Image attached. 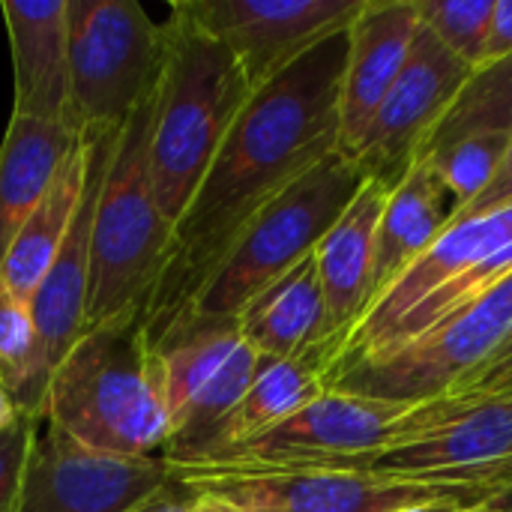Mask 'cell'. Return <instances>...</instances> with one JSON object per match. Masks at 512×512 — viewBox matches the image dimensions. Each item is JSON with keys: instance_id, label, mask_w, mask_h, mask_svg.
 <instances>
[{"instance_id": "32", "label": "cell", "mask_w": 512, "mask_h": 512, "mask_svg": "<svg viewBox=\"0 0 512 512\" xmlns=\"http://www.w3.org/2000/svg\"><path fill=\"white\" fill-rule=\"evenodd\" d=\"M507 204H512V141L510 150H507V159H504L501 171L495 174V180L489 183V189L459 219H471V216H480V213H489V210H498V207H507Z\"/></svg>"}, {"instance_id": "11", "label": "cell", "mask_w": 512, "mask_h": 512, "mask_svg": "<svg viewBox=\"0 0 512 512\" xmlns=\"http://www.w3.org/2000/svg\"><path fill=\"white\" fill-rule=\"evenodd\" d=\"M408 408L324 390L303 411L249 444L192 465L213 471H345L357 459L381 450L393 423Z\"/></svg>"}, {"instance_id": "12", "label": "cell", "mask_w": 512, "mask_h": 512, "mask_svg": "<svg viewBox=\"0 0 512 512\" xmlns=\"http://www.w3.org/2000/svg\"><path fill=\"white\" fill-rule=\"evenodd\" d=\"M471 75L474 66L459 60L429 27H420L396 84L351 159L363 177L393 192L417 165L426 141L447 117Z\"/></svg>"}, {"instance_id": "2", "label": "cell", "mask_w": 512, "mask_h": 512, "mask_svg": "<svg viewBox=\"0 0 512 512\" xmlns=\"http://www.w3.org/2000/svg\"><path fill=\"white\" fill-rule=\"evenodd\" d=\"M165 57L150 126V180L171 225L207 177L225 135L252 96L234 54L183 6L162 24Z\"/></svg>"}, {"instance_id": "14", "label": "cell", "mask_w": 512, "mask_h": 512, "mask_svg": "<svg viewBox=\"0 0 512 512\" xmlns=\"http://www.w3.org/2000/svg\"><path fill=\"white\" fill-rule=\"evenodd\" d=\"M180 6L234 54L255 93L345 30L363 0H180Z\"/></svg>"}, {"instance_id": "23", "label": "cell", "mask_w": 512, "mask_h": 512, "mask_svg": "<svg viewBox=\"0 0 512 512\" xmlns=\"http://www.w3.org/2000/svg\"><path fill=\"white\" fill-rule=\"evenodd\" d=\"M87 171H90V135L84 132L81 141L72 147V153L63 159L57 177L51 180L48 192L42 195L39 207L15 237L3 273H0V288L9 291L12 297L30 303L45 282L69 228L78 213L84 186H87Z\"/></svg>"}, {"instance_id": "19", "label": "cell", "mask_w": 512, "mask_h": 512, "mask_svg": "<svg viewBox=\"0 0 512 512\" xmlns=\"http://www.w3.org/2000/svg\"><path fill=\"white\" fill-rule=\"evenodd\" d=\"M240 336L261 354V360H303L315 357L336 363V339L315 264V252L264 288L237 318ZM327 378V375H324Z\"/></svg>"}, {"instance_id": "22", "label": "cell", "mask_w": 512, "mask_h": 512, "mask_svg": "<svg viewBox=\"0 0 512 512\" xmlns=\"http://www.w3.org/2000/svg\"><path fill=\"white\" fill-rule=\"evenodd\" d=\"M78 132L12 114L0 144V273L3 261L57 177Z\"/></svg>"}, {"instance_id": "6", "label": "cell", "mask_w": 512, "mask_h": 512, "mask_svg": "<svg viewBox=\"0 0 512 512\" xmlns=\"http://www.w3.org/2000/svg\"><path fill=\"white\" fill-rule=\"evenodd\" d=\"M510 333L512 273L420 336L378 354L336 363L324 378V390L393 405L441 399L480 372L507 345Z\"/></svg>"}, {"instance_id": "39", "label": "cell", "mask_w": 512, "mask_h": 512, "mask_svg": "<svg viewBox=\"0 0 512 512\" xmlns=\"http://www.w3.org/2000/svg\"><path fill=\"white\" fill-rule=\"evenodd\" d=\"M507 357H512V333H510V339H507V345H504V348H501L489 363H495V360H507Z\"/></svg>"}, {"instance_id": "7", "label": "cell", "mask_w": 512, "mask_h": 512, "mask_svg": "<svg viewBox=\"0 0 512 512\" xmlns=\"http://www.w3.org/2000/svg\"><path fill=\"white\" fill-rule=\"evenodd\" d=\"M512 462V393H453L411 405L372 456L345 471L429 486H480L495 492V480Z\"/></svg>"}, {"instance_id": "28", "label": "cell", "mask_w": 512, "mask_h": 512, "mask_svg": "<svg viewBox=\"0 0 512 512\" xmlns=\"http://www.w3.org/2000/svg\"><path fill=\"white\" fill-rule=\"evenodd\" d=\"M423 27H429L459 60L480 69L483 48L489 39L495 0H414Z\"/></svg>"}, {"instance_id": "4", "label": "cell", "mask_w": 512, "mask_h": 512, "mask_svg": "<svg viewBox=\"0 0 512 512\" xmlns=\"http://www.w3.org/2000/svg\"><path fill=\"white\" fill-rule=\"evenodd\" d=\"M45 423L117 456H162L171 441L165 363L138 327L93 330L54 366Z\"/></svg>"}, {"instance_id": "24", "label": "cell", "mask_w": 512, "mask_h": 512, "mask_svg": "<svg viewBox=\"0 0 512 512\" xmlns=\"http://www.w3.org/2000/svg\"><path fill=\"white\" fill-rule=\"evenodd\" d=\"M324 375H327V369L315 357L264 360L255 381L249 384L246 396L237 402V408L225 420L216 450L204 462H210L240 444H249L252 438L270 432L273 426H279L288 417H294L297 411H303L309 402H315L324 393Z\"/></svg>"}, {"instance_id": "34", "label": "cell", "mask_w": 512, "mask_h": 512, "mask_svg": "<svg viewBox=\"0 0 512 512\" xmlns=\"http://www.w3.org/2000/svg\"><path fill=\"white\" fill-rule=\"evenodd\" d=\"M192 512H240L237 507H231L228 501L216 498V495H204V492H195V507Z\"/></svg>"}, {"instance_id": "13", "label": "cell", "mask_w": 512, "mask_h": 512, "mask_svg": "<svg viewBox=\"0 0 512 512\" xmlns=\"http://www.w3.org/2000/svg\"><path fill=\"white\" fill-rule=\"evenodd\" d=\"M171 480L162 456H117L42 423L15 512H126Z\"/></svg>"}, {"instance_id": "17", "label": "cell", "mask_w": 512, "mask_h": 512, "mask_svg": "<svg viewBox=\"0 0 512 512\" xmlns=\"http://www.w3.org/2000/svg\"><path fill=\"white\" fill-rule=\"evenodd\" d=\"M9 51L15 99L12 114L66 126L84 135L72 111V72H69V6L66 0L0 3Z\"/></svg>"}, {"instance_id": "30", "label": "cell", "mask_w": 512, "mask_h": 512, "mask_svg": "<svg viewBox=\"0 0 512 512\" xmlns=\"http://www.w3.org/2000/svg\"><path fill=\"white\" fill-rule=\"evenodd\" d=\"M512 54V0H495L492 9V24H489V39L483 48V63H498Z\"/></svg>"}, {"instance_id": "9", "label": "cell", "mask_w": 512, "mask_h": 512, "mask_svg": "<svg viewBox=\"0 0 512 512\" xmlns=\"http://www.w3.org/2000/svg\"><path fill=\"white\" fill-rule=\"evenodd\" d=\"M171 480L216 495L240 512H402L462 501L483 504L495 492L480 486H429L351 471H213L168 465Z\"/></svg>"}, {"instance_id": "26", "label": "cell", "mask_w": 512, "mask_h": 512, "mask_svg": "<svg viewBox=\"0 0 512 512\" xmlns=\"http://www.w3.org/2000/svg\"><path fill=\"white\" fill-rule=\"evenodd\" d=\"M471 135H512V54L474 69L471 81L426 141L423 156H435Z\"/></svg>"}, {"instance_id": "33", "label": "cell", "mask_w": 512, "mask_h": 512, "mask_svg": "<svg viewBox=\"0 0 512 512\" xmlns=\"http://www.w3.org/2000/svg\"><path fill=\"white\" fill-rule=\"evenodd\" d=\"M192 507H195V492L177 480H168L165 486H159L153 495H147L126 512H192Z\"/></svg>"}, {"instance_id": "38", "label": "cell", "mask_w": 512, "mask_h": 512, "mask_svg": "<svg viewBox=\"0 0 512 512\" xmlns=\"http://www.w3.org/2000/svg\"><path fill=\"white\" fill-rule=\"evenodd\" d=\"M510 483H512V462L510 465H504V471L498 474V480H495V492H498V489H504V486H510Z\"/></svg>"}, {"instance_id": "3", "label": "cell", "mask_w": 512, "mask_h": 512, "mask_svg": "<svg viewBox=\"0 0 512 512\" xmlns=\"http://www.w3.org/2000/svg\"><path fill=\"white\" fill-rule=\"evenodd\" d=\"M156 87L117 129L99 189L84 333L138 327L168 258L174 225L165 219L150 180Z\"/></svg>"}, {"instance_id": "31", "label": "cell", "mask_w": 512, "mask_h": 512, "mask_svg": "<svg viewBox=\"0 0 512 512\" xmlns=\"http://www.w3.org/2000/svg\"><path fill=\"white\" fill-rule=\"evenodd\" d=\"M456 393H474V396H507V393H512V357L486 363Z\"/></svg>"}, {"instance_id": "25", "label": "cell", "mask_w": 512, "mask_h": 512, "mask_svg": "<svg viewBox=\"0 0 512 512\" xmlns=\"http://www.w3.org/2000/svg\"><path fill=\"white\" fill-rule=\"evenodd\" d=\"M51 372V354L30 303L0 288V387L18 414L45 423Z\"/></svg>"}, {"instance_id": "5", "label": "cell", "mask_w": 512, "mask_h": 512, "mask_svg": "<svg viewBox=\"0 0 512 512\" xmlns=\"http://www.w3.org/2000/svg\"><path fill=\"white\" fill-rule=\"evenodd\" d=\"M363 183V171L348 156L333 153L294 186H288L249 222L198 300L168 333L162 348L192 330L237 327L240 312L264 288H270L318 249L327 231L357 198Z\"/></svg>"}, {"instance_id": "37", "label": "cell", "mask_w": 512, "mask_h": 512, "mask_svg": "<svg viewBox=\"0 0 512 512\" xmlns=\"http://www.w3.org/2000/svg\"><path fill=\"white\" fill-rule=\"evenodd\" d=\"M489 507H495V510L501 512H512V483L510 486H504V489H498L489 501H486Z\"/></svg>"}, {"instance_id": "1", "label": "cell", "mask_w": 512, "mask_h": 512, "mask_svg": "<svg viewBox=\"0 0 512 512\" xmlns=\"http://www.w3.org/2000/svg\"><path fill=\"white\" fill-rule=\"evenodd\" d=\"M336 30L258 87L225 135L207 177L171 231L168 258L138 324L159 351L249 222L288 186L339 153L348 36Z\"/></svg>"}, {"instance_id": "40", "label": "cell", "mask_w": 512, "mask_h": 512, "mask_svg": "<svg viewBox=\"0 0 512 512\" xmlns=\"http://www.w3.org/2000/svg\"><path fill=\"white\" fill-rule=\"evenodd\" d=\"M459 512H501V510H495V507H489V504L483 501V504H474V507H465V510H459Z\"/></svg>"}, {"instance_id": "15", "label": "cell", "mask_w": 512, "mask_h": 512, "mask_svg": "<svg viewBox=\"0 0 512 512\" xmlns=\"http://www.w3.org/2000/svg\"><path fill=\"white\" fill-rule=\"evenodd\" d=\"M512 246V204L453 222L360 318L336 363L384 351L396 327L435 291ZM333 363V366H336ZM330 366V369H333Z\"/></svg>"}, {"instance_id": "18", "label": "cell", "mask_w": 512, "mask_h": 512, "mask_svg": "<svg viewBox=\"0 0 512 512\" xmlns=\"http://www.w3.org/2000/svg\"><path fill=\"white\" fill-rule=\"evenodd\" d=\"M87 135H90V171H87V186H84L78 213L72 219V228H69L45 282L39 285L36 297L30 300L33 318H36L39 333L51 354V366H57L84 333L96 201H99V189H102V180H105V171H108V162L114 153L117 129H87Z\"/></svg>"}, {"instance_id": "16", "label": "cell", "mask_w": 512, "mask_h": 512, "mask_svg": "<svg viewBox=\"0 0 512 512\" xmlns=\"http://www.w3.org/2000/svg\"><path fill=\"white\" fill-rule=\"evenodd\" d=\"M423 21L414 0H363L351 21L339 99V153L354 159L378 108L396 84Z\"/></svg>"}, {"instance_id": "35", "label": "cell", "mask_w": 512, "mask_h": 512, "mask_svg": "<svg viewBox=\"0 0 512 512\" xmlns=\"http://www.w3.org/2000/svg\"><path fill=\"white\" fill-rule=\"evenodd\" d=\"M15 417H18V411L12 405V399L6 396V390L0 387V432H6L15 423Z\"/></svg>"}, {"instance_id": "21", "label": "cell", "mask_w": 512, "mask_h": 512, "mask_svg": "<svg viewBox=\"0 0 512 512\" xmlns=\"http://www.w3.org/2000/svg\"><path fill=\"white\" fill-rule=\"evenodd\" d=\"M459 207L432 159H417L387 195L372 264V303L456 222Z\"/></svg>"}, {"instance_id": "10", "label": "cell", "mask_w": 512, "mask_h": 512, "mask_svg": "<svg viewBox=\"0 0 512 512\" xmlns=\"http://www.w3.org/2000/svg\"><path fill=\"white\" fill-rule=\"evenodd\" d=\"M159 354L171 411V441L162 459L168 465L204 462L264 360L237 327L183 333Z\"/></svg>"}, {"instance_id": "8", "label": "cell", "mask_w": 512, "mask_h": 512, "mask_svg": "<svg viewBox=\"0 0 512 512\" xmlns=\"http://www.w3.org/2000/svg\"><path fill=\"white\" fill-rule=\"evenodd\" d=\"M72 111L81 132L120 129L159 84L162 24L135 0H66Z\"/></svg>"}, {"instance_id": "29", "label": "cell", "mask_w": 512, "mask_h": 512, "mask_svg": "<svg viewBox=\"0 0 512 512\" xmlns=\"http://www.w3.org/2000/svg\"><path fill=\"white\" fill-rule=\"evenodd\" d=\"M42 420L18 414L15 423L0 432V512H15L24 489V471L39 438Z\"/></svg>"}, {"instance_id": "27", "label": "cell", "mask_w": 512, "mask_h": 512, "mask_svg": "<svg viewBox=\"0 0 512 512\" xmlns=\"http://www.w3.org/2000/svg\"><path fill=\"white\" fill-rule=\"evenodd\" d=\"M510 141L512 135H471L435 156H426L435 162L444 186L456 198L459 216L489 189V183L507 159Z\"/></svg>"}, {"instance_id": "36", "label": "cell", "mask_w": 512, "mask_h": 512, "mask_svg": "<svg viewBox=\"0 0 512 512\" xmlns=\"http://www.w3.org/2000/svg\"><path fill=\"white\" fill-rule=\"evenodd\" d=\"M465 507H474V504H462V501H441V504H426V507H411V510L402 512H459Z\"/></svg>"}, {"instance_id": "20", "label": "cell", "mask_w": 512, "mask_h": 512, "mask_svg": "<svg viewBox=\"0 0 512 512\" xmlns=\"http://www.w3.org/2000/svg\"><path fill=\"white\" fill-rule=\"evenodd\" d=\"M387 195L390 192L381 183L366 180L357 198L348 204V210L339 216V222L327 231V237L315 249V264H318L339 354L351 330L372 306L375 237H378Z\"/></svg>"}]
</instances>
